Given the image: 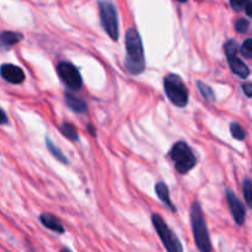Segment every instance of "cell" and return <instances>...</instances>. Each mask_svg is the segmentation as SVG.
Listing matches in <instances>:
<instances>
[{"mask_svg":"<svg viewBox=\"0 0 252 252\" xmlns=\"http://www.w3.org/2000/svg\"><path fill=\"white\" fill-rule=\"evenodd\" d=\"M126 69L132 75L142 74L145 69L144 49L140 34L134 27H129L126 32Z\"/></svg>","mask_w":252,"mask_h":252,"instance_id":"1","label":"cell"},{"mask_svg":"<svg viewBox=\"0 0 252 252\" xmlns=\"http://www.w3.org/2000/svg\"><path fill=\"white\" fill-rule=\"evenodd\" d=\"M191 225L192 233H193L194 243L199 252H212L211 238H209L208 228H207L206 219L202 213L201 206L198 202H193L191 206Z\"/></svg>","mask_w":252,"mask_h":252,"instance_id":"2","label":"cell"},{"mask_svg":"<svg viewBox=\"0 0 252 252\" xmlns=\"http://www.w3.org/2000/svg\"><path fill=\"white\" fill-rule=\"evenodd\" d=\"M164 90L169 100L177 107H186L189 103V89L176 74H169L164 78Z\"/></svg>","mask_w":252,"mask_h":252,"instance_id":"3","label":"cell"},{"mask_svg":"<svg viewBox=\"0 0 252 252\" xmlns=\"http://www.w3.org/2000/svg\"><path fill=\"white\" fill-rule=\"evenodd\" d=\"M170 157L174 161L175 169L182 175L191 171L197 164V159L193 152L189 148V145L185 142L175 143L174 147L171 148V152H170Z\"/></svg>","mask_w":252,"mask_h":252,"instance_id":"4","label":"cell"},{"mask_svg":"<svg viewBox=\"0 0 252 252\" xmlns=\"http://www.w3.org/2000/svg\"><path fill=\"white\" fill-rule=\"evenodd\" d=\"M152 223L167 252H184V248H182V244L180 241V239L169 228V225L165 223V220L159 214H153Z\"/></svg>","mask_w":252,"mask_h":252,"instance_id":"5","label":"cell"},{"mask_svg":"<svg viewBox=\"0 0 252 252\" xmlns=\"http://www.w3.org/2000/svg\"><path fill=\"white\" fill-rule=\"evenodd\" d=\"M98 5H100L101 25H102L103 30L107 32V34L113 41H117L118 36H120L117 9L110 0H102Z\"/></svg>","mask_w":252,"mask_h":252,"instance_id":"6","label":"cell"},{"mask_svg":"<svg viewBox=\"0 0 252 252\" xmlns=\"http://www.w3.org/2000/svg\"><path fill=\"white\" fill-rule=\"evenodd\" d=\"M57 71H58L62 81L71 90H79L83 85L80 71L74 64L69 63V62H61L57 65Z\"/></svg>","mask_w":252,"mask_h":252,"instance_id":"7","label":"cell"},{"mask_svg":"<svg viewBox=\"0 0 252 252\" xmlns=\"http://www.w3.org/2000/svg\"><path fill=\"white\" fill-rule=\"evenodd\" d=\"M226 198H228V204L229 208H230L231 214H233V218L235 220V223L238 225H243L245 223V207L243 206V203L240 202V199L235 196L231 189H226Z\"/></svg>","mask_w":252,"mask_h":252,"instance_id":"8","label":"cell"},{"mask_svg":"<svg viewBox=\"0 0 252 252\" xmlns=\"http://www.w3.org/2000/svg\"><path fill=\"white\" fill-rule=\"evenodd\" d=\"M0 76L10 84H21L25 80V73L15 64H2L0 66Z\"/></svg>","mask_w":252,"mask_h":252,"instance_id":"9","label":"cell"},{"mask_svg":"<svg viewBox=\"0 0 252 252\" xmlns=\"http://www.w3.org/2000/svg\"><path fill=\"white\" fill-rule=\"evenodd\" d=\"M226 57H228V63L230 65L231 71L239 78H248L249 74H250V69L240 58L236 57V53H229L226 54Z\"/></svg>","mask_w":252,"mask_h":252,"instance_id":"10","label":"cell"},{"mask_svg":"<svg viewBox=\"0 0 252 252\" xmlns=\"http://www.w3.org/2000/svg\"><path fill=\"white\" fill-rule=\"evenodd\" d=\"M39 220H41L42 225H43L44 228L49 229V230L54 231V233L63 234L64 231H65L63 224H62L61 221L56 218V217L52 216V214L43 213L41 217H39Z\"/></svg>","mask_w":252,"mask_h":252,"instance_id":"11","label":"cell"},{"mask_svg":"<svg viewBox=\"0 0 252 252\" xmlns=\"http://www.w3.org/2000/svg\"><path fill=\"white\" fill-rule=\"evenodd\" d=\"M22 39V34L17 33V32H11V31H5L0 33V49H6L11 48L14 44L19 43Z\"/></svg>","mask_w":252,"mask_h":252,"instance_id":"12","label":"cell"},{"mask_svg":"<svg viewBox=\"0 0 252 252\" xmlns=\"http://www.w3.org/2000/svg\"><path fill=\"white\" fill-rule=\"evenodd\" d=\"M65 102L71 111L76 113H85L88 111V105L84 100L70 93H65Z\"/></svg>","mask_w":252,"mask_h":252,"instance_id":"13","label":"cell"},{"mask_svg":"<svg viewBox=\"0 0 252 252\" xmlns=\"http://www.w3.org/2000/svg\"><path fill=\"white\" fill-rule=\"evenodd\" d=\"M155 192H157L158 197H159L160 201L162 202V203L165 204V206L169 207L171 211H176V208H175V206L172 204L171 202V198H170V192H169V189H167L166 185L164 184V182H159V184L155 185Z\"/></svg>","mask_w":252,"mask_h":252,"instance_id":"14","label":"cell"},{"mask_svg":"<svg viewBox=\"0 0 252 252\" xmlns=\"http://www.w3.org/2000/svg\"><path fill=\"white\" fill-rule=\"evenodd\" d=\"M46 145H47V149L51 152V154L53 155L57 160H59V161L64 165L68 164V159H66V157L63 154V152H62V150L59 149V148L57 147L53 142H52V139L46 138Z\"/></svg>","mask_w":252,"mask_h":252,"instance_id":"15","label":"cell"},{"mask_svg":"<svg viewBox=\"0 0 252 252\" xmlns=\"http://www.w3.org/2000/svg\"><path fill=\"white\" fill-rule=\"evenodd\" d=\"M61 130H62V133H63L64 137L68 138V139H70V140H78L79 139L78 130H76V128L74 127L71 123L63 122V125H62V127H61Z\"/></svg>","mask_w":252,"mask_h":252,"instance_id":"16","label":"cell"},{"mask_svg":"<svg viewBox=\"0 0 252 252\" xmlns=\"http://www.w3.org/2000/svg\"><path fill=\"white\" fill-rule=\"evenodd\" d=\"M197 85H198V89L199 91H201L202 96H203L207 101H216V94H214L213 89H212L211 86L202 83V81H197Z\"/></svg>","mask_w":252,"mask_h":252,"instance_id":"17","label":"cell"},{"mask_svg":"<svg viewBox=\"0 0 252 252\" xmlns=\"http://www.w3.org/2000/svg\"><path fill=\"white\" fill-rule=\"evenodd\" d=\"M244 198H245L246 204L252 209V181L251 180H245L243 185Z\"/></svg>","mask_w":252,"mask_h":252,"instance_id":"18","label":"cell"},{"mask_svg":"<svg viewBox=\"0 0 252 252\" xmlns=\"http://www.w3.org/2000/svg\"><path fill=\"white\" fill-rule=\"evenodd\" d=\"M230 132H231V135H233V138H235V139H238V140L245 139L246 132H245V129H244V128L239 125V123H236V122L231 123Z\"/></svg>","mask_w":252,"mask_h":252,"instance_id":"19","label":"cell"},{"mask_svg":"<svg viewBox=\"0 0 252 252\" xmlns=\"http://www.w3.org/2000/svg\"><path fill=\"white\" fill-rule=\"evenodd\" d=\"M241 54L248 58H252V38L246 39L241 46Z\"/></svg>","mask_w":252,"mask_h":252,"instance_id":"20","label":"cell"},{"mask_svg":"<svg viewBox=\"0 0 252 252\" xmlns=\"http://www.w3.org/2000/svg\"><path fill=\"white\" fill-rule=\"evenodd\" d=\"M235 30L240 33H244L249 30V21L246 19H239L238 21L235 22Z\"/></svg>","mask_w":252,"mask_h":252,"instance_id":"21","label":"cell"},{"mask_svg":"<svg viewBox=\"0 0 252 252\" xmlns=\"http://www.w3.org/2000/svg\"><path fill=\"white\" fill-rule=\"evenodd\" d=\"M249 1L250 0H230V5L234 10L239 11V10H243Z\"/></svg>","mask_w":252,"mask_h":252,"instance_id":"22","label":"cell"},{"mask_svg":"<svg viewBox=\"0 0 252 252\" xmlns=\"http://www.w3.org/2000/svg\"><path fill=\"white\" fill-rule=\"evenodd\" d=\"M243 90H244V93L246 94V96H248V97H252V84H250V83L243 84Z\"/></svg>","mask_w":252,"mask_h":252,"instance_id":"23","label":"cell"},{"mask_svg":"<svg viewBox=\"0 0 252 252\" xmlns=\"http://www.w3.org/2000/svg\"><path fill=\"white\" fill-rule=\"evenodd\" d=\"M7 122H9V120H7V116L5 115L4 111L0 108V125H6Z\"/></svg>","mask_w":252,"mask_h":252,"instance_id":"24","label":"cell"},{"mask_svg":"<svg viewBox=\"0 0 252 252\" xmlns=\"http://www.w3.org/2000/svg\"><path fill=\"white\" fill-rule=\"evenodd\" d=\"M244 9H245L246 15H248V16L252 17V1H251V0L248 2V4H246V6L244 7Z\"/></svg>","mask_w":252,"mask_h":252,"instance_id":"25","label":"cell"},{"mask_svg":"<svg viewBox=\"0 0 252 252\" xmlns=\"http://www.w3.org/2000/svg\"><path fill=\"white\" fill-rule=\"evenodd\" d=\"M59 252H71L70 250H69V249L68 248H63V249H62V250L61 251H59Z\"/></svg>","mask_w":252,"mask_h":252,"instance_id":"26","label":"cell"},{"mask_svg":"<svg viewBox=\"0 0 252 252\" xmlns=\"http://www.w3.org/2000/svg\"><path fill=\"white\" fill-rule=\"evenodd\" d=\"M177 1H180V2H185V1H187V0H177Z\"/></svg>","mask_w":252,"mask_h":252,"instance_id":"27","label":"cell"}]
</instances>
